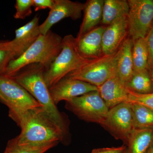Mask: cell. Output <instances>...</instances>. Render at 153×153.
<instances>
[{"instance_id": "obj_1", "label": "cell", "mask_w": 153, "mask_h": 153, "mask_svg": "<svg viewBox=\"0 0 153 153\" xmlns=\"http://www.w3.org/2000/svg\"><path fill=\"white\" fill-rule=\"evenodd\" d=\"M9 116L21 128V133L14 138L18 145L54 147L66 138L42 107L9 114Z\"/></svg>"}, {"instance_id": "obj_2", "label": "cell", "mask_w": 153, "mask_h": 153, "mask_svg": "<svg viewBox=\"0 0 153 153\" xmlns=\"http://www.w3.org/2000/svg\"><path fill=\"white\" fill-rule=\"evenodd\" d=\"M45 71V68L40 64H31L23 68L13 77L41 105L66 138L68 132L67 122L53 101L44 79Z\"/></svg>"}, {"instance_id": "obj_3", "label": "cell", "mask_w": 153, "mask_h": 153, "mask_svg": "<svg viewBox=\"0 0 153 153\" xmlns=\"http://www.w3.org/2000/svg\"><path fill=\"white\" fill-rule=\"evenodd\" d=\"M62 40L61 36L51 30L45 36L40 35L22 55L10 62L4 75L13 77L33 64H40L47 70L61 51Z\"/></svg>"}, {"instance_id": "obj_4", "label": "cell", "mask_w": 153, "mask_h": 153, "mask_svg": "<svg viewBox=\"0 0 153 153\" xmlns=\"http://www.w3.org/2000/svg\"><path fill=\"white\" fill-rule=\"evenodd\" d=\"M89 60L80 55L76 47V38L68 35L63 38L61 51L49 68L44 78L49 88L87 63Z\"/></svg>"}, {"instance_id": "obj_5", "label": "cell", "mask_w": 153, "mask_h": 153, "mask_svg": "<svg viewBox=\"0 0 153 153\" xmlns=\"http://www.w3.org/2000/svg\"><path fill=\"white\" fill-rule=\"evenodd\" d=\"M116 75L117 52L112 55H103L99 58L89 60L66 76L97 87Z\"/></svg>"}, {"instance_id": "obj_6", "label": "cell", "mask_w": 153, "mask_h": 153, "mask_svg": "<svg viewBox=\"0 0 153 153\" xmlns=\"http://www.w3.org/2000/svg\"><path fill=\"white\" fill-rule=\"evenodd\" d=\"M66 102L65 108L79 118L102 126L109 111L97 91H91Z\"/></svg>"}, {"instance_id": "obj_7", "label": "cell", "mask_w": 153, "mask_h": 153, "mask_svg": "<svg viewBox=\"0 0 153 153\" xmlns=\"http://www.w3.org/2000/svg\"><path fill=\"white\" fill-rule=\"evenodd\" d=\"M0 101L8 107L9 114L42 107L13 77L5 75H0Z\"/></svg>"}, {"instance_id": "obj_8", "label": "cell", "mask_w": 153, "mask_h": 153, "mask_svg": "<svg viewBox=\"0 0 153 153\" xmlns=\"http://www.w3.org/2000/svg\"><path fill=\"white\" fill-rule=\"evenodd\" d=\"M128 34L133 41L145 38L153 25V0H128Z\"/></svg>"}, {"instance_id": "obj_9", "label": "cell", "mask_w": 153, "mask_h": 153, "mask_svg": "<svg viewBox=\"0 0 153 153\" xmlns=\"http://www.w3.org/2000/svg\"><path fill=\"white\" fill-rule=\"evenodd\" d=\"M103 127L126 144L134 129L131 103L124 102L109 109Z\"/></svg>"}, {"instance_id": "obj_10", "label": "cell", "mask_w": 153, "mask_h": 153, "mask_svg": "<svg viewBox=\"0 0 153 153\" xmlns=\"http://www.w3.org/2000/svg\"><path fill=\"white\" fill-rule=\"evenodd\" d=\"M85 4L70 0H54V3L47 19L40 25L41 35L45 36L52 26L66 18L74 20L80 19Z\"/></svg>"}, {"instance_id": "obj_11", "label": "cell", "mask_w": 153, "mask_h": 153, "mask_svg": "<svg viewBox=\"0 0 153 153\" xmlns=\"http://www.w3.org/2000/svg\"><path fill=\"white\" fill-rule=\"evenodd\" d=\"M55 105L60 101H66L91 91L97 87L79 79L66 76L49 88Z\"/></svg>"}, {"instance_id": "obj_12", "label": "cell", "mask_w": 153, "mask_h": 153, "mask_svg": "<svg viewBox=\"0 0 153 153\" xmlns=\"http://www.w3.org/2000/svg\"><path fill=\"white\" fill-rule=\"evenodd\" d=\"M128 34L127 16L122 17L106 26L102 37L103 55L115 54L121 46Z\"/></svg>"}, {"instance_id": "obj_13", "label": "cell", "mask_w": 153, "mask_h": 153, "mask_svg": "<svg viewBox=\"0 0 153 153\" xmlns=\"http://www.w3.org/2000/svg\"><path fill=\"white\" fill-rule=\"evenodd\" d=\"M39 22V17L36 15L28 23L15 31V38L10 41L16 58L29 49L41 35Z\"/></svg>"}, {"instance_id": "obj_14", "label": "cell", "mask_w": 153, "mask_h": 153, "mask_svg": "<svg viewBox=\"0 0 153 153\" xmlns=\"http://www.w3.org/2000/svg\"><path fill=\"white\" fill-rule=\"evenodd\" d=\"M106 26H100L76 39V47L80 55L85 59L92 60L103 55L102 37Z\"/></svg>"}, {"instance_id": "obj_15", "label": "cell", "mask_w": 153, "mask_h": 153, "mask_svg": "<svg viewBox=\"0 0 153 153\" xmlns=\"http://www.w3.org/2000/svg\"><path fill=\"white\" fill-rule=\"evenodd\" d=\"M97 91L109 109L128 101V89L117 76L97 87Z\"/></svg>"}, {"instance_id": "obj_16", "label": "cell", "mask_w": 153, "mask_h": 153, "mask_svg": "<svg viewBox=\"0 0 153 153\" xmlns=\"http://www.w3.org/2000/svg\"><path fill=\"white\" fill-rule=\"evenodd\" d=\"M132 40L126 38L117 52V75L121 82L126 85L134 73L132 50Z\"/></svg>"}, {"instance_id": "obj_17", "label": "cell", "mask_w": 153, "mask_h": 153, "mask_svg": "<svg viewBox=\"0 0 153 153\" xmlns=\"http://www.w3.org/2000/svg\"><path fill=\"white\" fill-rule=\"evenodd\" d=\"M103 4V0H88L85 3L83 10V20L76 39H79L94 29L101 22Z\"/></svg>"}, {"instance_id": "obj_18", "label": "cell", "mask_w": 153, "mask_h": 153, "mask_svg": "<svg viewBox=\"0 0 153 153\" xmlns=\"http://www.w3.org/2000/svg\"><path fill=\"white\" fill-rule=\"evenodd\" d=\"M153 144V128L134 129L126 145L128 153H146Z\"/></svg>"}, {"instance_id": "obj_19", "label": "cell", "mask_w": 153, "mask_h": 153, "mask_svg": "<svg viewBox=\"0 0 153 153\" xmlns=\"http://www.w3.org/2000/svg\"><path fill=\"white\" fill-rule=\"evenodd\" d=\"M129 5L126 0H104L101 23L108 25L122 17L127 16Z\"/></svg>"}, {"instance_id": "obj_20", "label": "cell", "mask_w": 153, "mask_h": 153, "mask_svg": "<svg viewBox=\"0 0 153 153\" xmlns=\"http://www.w3.org/2000/svg\"><path fill=\"white\" fill-rule=\"evenodd\" d=\"M133 42L132 55L134 72L149 70V52L146 38H139Z\"/></svg>"}, {"instance_id": "obj_21", "label": "cell", "mask_w": 153, "mask_h": 153, "mask_svg": "<svg viewBox=\"0 0 153 153\" xmlns=\"http://www.w3.org/2000/svg\"><path fill=\"white\" fill-rule=\"evenodd\" d=\"M129 90L137 93L146 94L153 92V86L149 70L134 72L126 84Z\"/></svg>"}, {"instance_id": "obj_22", "label": "cell", "mask_w": 153, "mask_h": 153, "mask_svg": "<svg viewBox=\"0 0 153 153\" xmlns=\"http://www.w3.org/2000/svg\"><path fill=\"white\" fill-rule=\"evenodd\" d=\"M131 103L134 128H153V111L142 105Z\"/></svg>"}, {"instance_id": "obj_23", "label": "cell", "mask_w": 153, "mask_h": 153, "mask_svg": "<svg viewBox=\"0 0 153 153\" xmlns=\"http://www.w3.org/2000/svg\"><path fill=\"white\" fill-rule=\"evenodd\" d=\"M16 58L10 41H0V75L5 74L9 63Z\"/></svg>"}, {"instance_id": "obj_24", "label": "cell", "mask_w": 153, "mask_h": 153, "mask_svg": "<svg viewBox=\"0 0 153 153\" xmlns=\"http://www.w3.org/2000/svg\"><path fill=\"white\" fill-rule=\"evenodd\" d=\"M54 147L52 146L36 147L28 146H20L17 144L14 139L9 141L6 148L11 153H44Z\"/></svg>"}, {"instance_id": "obj_25", "label": "cell", "mask_w": 153, "mask_h": 153, "mask_svg": "<svg viewBox=\"0 0 153 153\" xmlns=\"http://www.w3.org/2000/svg\"><path fill=\"white\" fill-rule=\"evenodd\" d=\"M128 102L142 105L153 111V92L142 94L136 93L128 89Z\"/></svg>"}, {"instance_id": "obj_26", "label": "cell", "mask_w": 153, "mask_h": 153, "mask_svg": "<svg viewBox=\"0 0 153 153\" xmlns=\"http://www.w3.org/2000/svg\"><path fill=\"white\" fill-rule=\"evenodd\" d=\"M33 0H16L15 8L16 12L14 17L16 19L24 20L32 13Z\"/></svg>"}, {"instance_id": "obj_27", "label": "cell", "mask_w": 153, "mask_h": 153, "mask_svg": "<svg viewBox=\"0 0 153 153\" xmlns=\"http://www.w3.org/2000/svg\"><path fill=\"white\" fill-rule=\"evenodd\" d=\"M146 39L149 52V69L150 72L153 71V25Z\"/></svg>"}, {"instance_id": "obj_28", "label": "cell", "mask_w": 153, "mask_h": 153, "mask_svg": "<svg viewBox=\"0 0 153 153\" xmlns=\"http://www.w3.org/2000/svg\"><path fill=\"white\" fill-rule=\"evenodd\" d=\"M33 7L35 11H38L44 9L52 8L54 0H33Z\"/></svg>"}, {"instance_id": "obj_29", "label": "cell", "mask_w": 153, "mask_h": 153, "mask_svg": "<svg viewBox=\"0 0 153 153\" xmlns=\"http://www.w3.org/2000/svg\"><path fill=\"white\" fill-rule=\"evenodd\" d=\"M123 146L117 147L103 148L94 149L91 153H122L126 148Z\"/></svg>"}, {"instance_id": "obj_30", "label": "cell", "mask_w": 153, "mask_h": 153, "mask_svg": "<svg viewBox=\"0 0 153 153\" xmlns=\"http://www.w3.org/2000/svg\"><path fill=\"white\" fill-rule=\"evenodd\" d=\"M146 153H153V144L151 146Z\"/></svg>"}, {"instance_id": "obj_31", "label": "cell", "mask_w": 153, "mask_h": 153, "mask_svg": "<svg viewBox=\"0 0 153 153\" xmlns=\"http://www.w3.org/2000/svg\"><path fill=\"white\" fill-rule=\"evenodd\" d=\"M150 74L151 78V79H152L153 86V71H150Z\"/></svg>"}, {"instance_id": "obj_32", "label": "cell", "mask_w": 153, "mask_h": 153, "mask_svg": "<svg viewBox=\"0 0 153 153\" xmlns=\"http://www.w3.org/2000/svg\"><path fill=\"white\" fill-rule=\"evenodd\" d=\"M4 153H11L10 152V151L8 150L7 149V148H6L4 152Z\"/></svg>"}, {"instance_id": "obj_33", "label": "cell", "mask_w": 153, "mask_h": 153, "mask_svg": "<svg viewBox=\"0 0 153 153\" xmlns=\"http://www.w3.org/2000/svg\"><path fill=\"white\" fill-rule=\"evenodd\" d=\"M122 153H128V152L127 148H126V149L124 151V152Z\"/></svg>"}]
</instances>
